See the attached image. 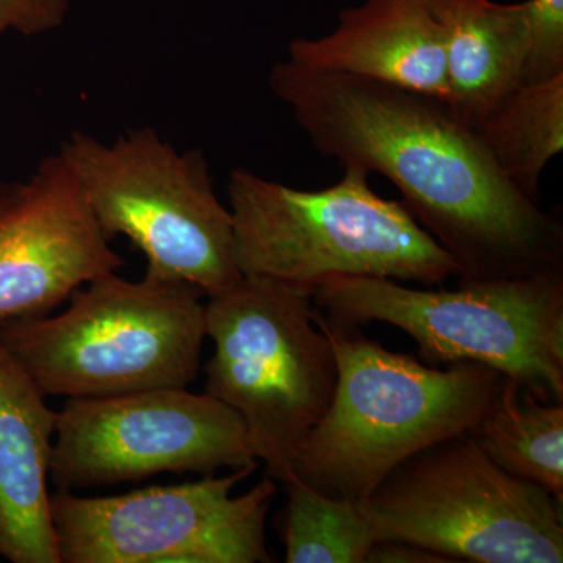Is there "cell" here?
<instances>
[{
    "mask_svg": "<svg viewBox=\"0 0 563 563\" xmlns=\"http://www.w3.org/2000/svg\"><path fill=\"white\" fill-rule=\"evenodd\" d=\"M365 563H454L446 555L420 544L380 540L373 544Z\"/></svg>",
    "mask_w": 563,
    "mask_h": 563,
    "instance_id": "ffe728a7",
    "label": "cell"
},
{
    "mask_svg": "<svg viewBox=\"0 0 563 563\" xmlns=\"http://www.w3.org/2000/svg\"><path fill=\"white\" fill-rule=\"evenodd\" d=\"M69 13V0H0V38L18 32L41 35L62 27Z\"/></svg>",
    "mask_w": 563,
    "mask_h": 563,
    "instance_id": "d6986e66",
    "label": "cell"
},
{
    "mask_svg": "<svg viewBox=\"0 0 563 563\" xmlns=\"http://www.w3.org/2000/svg\"><path fill=\"white\" fill-rule=\"evenodd\" d=\"M322 190H298L232 169L233 257L242 276L313 290L333 277H384L432 287L457 276L446 251L402 202L380 198L369 173L343 166Z\"/></svg>",
    "mask_w": 563,
    "mask_h": 563,
    "instance_id": "3957f363",
    "label": "cell"
},
{
    "mask_svg": "<svg viewBox=\"0 0 563 563\" xmlns=\"http://www.w3.org/2000/svg\"><path fill=\"white\" fill-rule=\"evenodd\" d=\"M280 520L287 563H365L374 540L362 503L331 498L291 474Z\"/></svg>",
    "mask_w": 563,
    "mask_h": 563,
    "instance_id": "e0dca14e",
    "label": "cell"
},
{
    "mask_svg": "<svg viewBox=\"0 0 563 563\" xmlns=\"http://www.w3.org/2000/svg\"><path fill=\"white\" fill-rule=\"evenodd\" d=\"M258 466L196 483L117 496L51 495L62 563H269L266 518L277 487L265 477L233 488Z\"/></svg>",
    "mask_w": 563,
    "mask_h": 563,
    "instance_id": "9c48e42d",
    "label": "cell"
},
{
    "mask_svg": "<svg viewBox=\"0 0 563 563\" xmlns=\"http://www.w3.org/2000/svg\"><path fill=\"white\" fill-rule=\"evenodd\" d=\"M374 540L455 562L562 563L563 504L504 472L468 433L404 461L362 503Z\"/></svg>",
    "mask_w": 563,
    "mask_h": 563,
    "instance_id": "ba28073f",
    "label": "cell"
},
{
    "mask_svg": "<svg viewBox=\"0 0 563 563\" xmlns=\"http://www.w3.org/2000/svg\"><path fill=\"white\" fill-rule=\"evenodd\" d=\"M526 57L521 84L563 74V0H526Z\"/></svg>",
    "mask_w": 563,
    "mask_h": 563,
    "instance_id": "ac0fdd59",
    "label": "cell"
},
{
    "mask_svg": "<svg viewBox=\"0 0 563 563\" xmlns=\"http://www.w3.org/2000/svg\"><path fill=\"white\" fill-rule=\"evenodd\" d=\"M287 60L450 99L444 35L426 0H362L328 35L292 40Z\"/></svg>",
    "mask_w": 563,
    "mask_h": 563,
    "instance_id": "7c38bea8",
    "label": "cell"
},
{
    "mask_svg": "<svg viewBox=\"0 0 563 563\" xmlns=\"http://www.w3.org/2000/svg\"><path fill=\"white\" fill-rule=\"evenodd\" d=\"M426 3L444 35L450 81L448 106L474 131L488 111L521 84L528 43L523 2Z\"/></svg>",
    "mask_w": 563,
    "mask_h": 563,
    "instance_id": "5bb4252c",
    "label": "cell"
},
{
    "mask_svg": "<svg viewBox=\"0 0 563 563\" xmlns=\"http://www.w3.org/2000/svg\"><path fill=\"white\" fill-rule=\"evenodd\" d=\"M121 266L62 154L29 180H0V324L51 314Z\"/></svg>",
    "mask_w": 563,
    "mask_h": 563,
    "instance_id": "8fae6325",
    "label": "cell"
},
{
    "mask_svg": "<svg viewBox=\"0 0 563 563\" xmlns=\"http://www.w3.org/2000/svg\"><path fill=\"white\" fill-rule=\"evenodd\" d=\"M468 435L504 472L563 504V404L542 402L506 377Z\"/></svg>",
    "mask_w": 563,
    "mask_h": 563,
    "instance_id": "9a60e30c",
    "label": "cell"
},
{
    "mask_svg": "<svg viewBox=\"0 0 563 563\" xmlns=\"http://www.w3.org/2000/svg\"><path fill=\"white\" fill-rule=\"evenodd\" d=\"M206 393L242 417L252 450L284 484L335 393V351L314 320L313 290L242 276L209 296Z\"/></svg>",
    "mask_w": 563,
    "mask_h": 563,
    "instance_id": "8992f818",
    "label": "cell"
},
{
    "mask_svg": "<svg viewBox=\"0 0 563 563\" xmlns=\"http://www.w3.org/2000/svg\"><path fill=\"white\" fill-rule=\"evenodd\" d=\"M314 320L331 340L339 377L331 407L302 440L291 473L331 498L363 503L413 454L472 431L506 380L481 363L440 368L385 350L318 309Z\"/></svg>",
    "mask_w": 563,
    "mask_h": 563,
    "instance_id": "7a4b0ae2",
    "label": "cell"
},
{
    "mask_svg": "<svg viewBox=\"0 0 563 563\" xmlns=\"http://www.w3.org/2000/svg\"><path fill=\"white\" fill-rule=\"evenodd\" d=\"M313 303L340 328L377 321L401 329L426 365L481 363L542 402L563 404V272L459 280L455 290L333 277L317 285Z\"/></svg>",
    "mask_w": 563,
    "mask_h": 563,
    "instance_id": "5b68a950",
    "label": "cell"
},
{
    "mask_svg": "<svg viewBox=\"0 0 563 563\" xmlns=\"http://www.w3.org/2000/svg\"><path fill=\"white\" fill-rule=\"evenodd\" d=\"M244 466L258 459L235 410L209 393L152 388L69 398L57 412L49 477L73 492Z\"/></svg>",
    "mask_w": 563,
    "mask_h": 563,
    "instance_id": "30bf717a",
    "label": "cell"
},
{
    "mask_svg": "<svg viewBox=\"0 0 563 563\" xmlns=\"http://www.w3.org/2000/svg\"><path fill=\"white\" fill-rule=\"evenodd\" d=\"M60 154L107 239L128 236L146 255V276L188 282L206 298L242 277L231 210L214 195L201 152L179 154L152 129H136L113 144L74 132Z\"/></svg>",
    "mask_w": 563,
    "mask_h": 563,
    "instance_id": "52a82bcc",
    "label": "cell"
},
{
    "mask_svg": "<svg viewBox=\"0 0 563 563\" xmlns=\"http://www.w3.org/2000/svg\"><path fill=\"white\" fill-rule=\"evenodd\" d=\"M474 132L499 172L539 202L544 169L563 151V74L518 85Z\"/></svg>",
    "mask_w": 563,
    "mask_h": 563,
    "instance_id": "2e32d148",
    "label": "cell"
},
{
    "mask_svg": "<svg viewBox=\"0 0 563 563\" xmlns=\"http://www.w3.org/2000/svg\"><path fill=\"white\" fill-rule=\"evenodd\" d=\"M0 342V558L62 563L49 479L57 412Z\"/></svg>",
    "mask_w": 563,
    "mask_h": 563,
    "instance_id": "4fadbf2b",
    "label": "cell"
},
{
    "mask_svg": "<svg viewBox=\"0 0 563 563\" xmlns=\"http://www.w3.org/2000/svg\"><path fill=\"white\" fill-rule=\"evenodd\" d=\"M269 88L322 157L380 174L457 280L563 272V225L509 181L448 102L282 60Z\"/></svg>",
    "mask_w": 563,
    "mask_h": 563,
    "instance_id": "6da1fadb",
    "label": "cell"
},
{
    "mask_svg": "<svg viewBox=\"0 0 563 563\" xmlns=\"http://www.w3.org/2000/svg\"><path fill=\"white\" fill-rule=\"evenodd\" d=\"M201 288L117 272L70 295L62 313L0 324V342L46 396L99 398L188 387L201 368Z\"/></svg>",
    "mask_w": 563,
    "mask_h": 563,
    "instance_id": "277c9868",
    "label": "cell"
}]
</instances>
